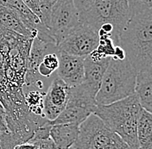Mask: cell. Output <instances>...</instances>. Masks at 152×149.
<instances>
[{
    "mask_svg": "<svg viewBox=\"0 0 152 149\" xmlns=\"http://www.w3.org/2000/svg\"><path fill=\"white\" fill-rule=\"evenodd\" d=\"M73 3L78 11L80 21H81L94 5V0H73Z\"/></svg>",
    "mask_w": 152,
    "mask_h": 149,
    "instance_id": "obj_24",
    "label": "cell"
},
{
    "mask_svg": "<svg viewBox=\"0 0 152 149\" xmlns=\"http://www.w3.org/2000/svg\"><path fill=\"white\" fill-rule=\"evenodd\" d=\"M98 43L97 31L86 24H80L61 41L57 48L58 51L68 55L86 58L97 47Z\"/></svg>",
    "mask_w": 152,
    "mask_h": 149,
    "instance_id": "obj_9",
    "label": "cell"
},
{
    "mask_svg": "<svg viewBox=\"0 0 152 149\" xmlns=\"http://www.w3.org/2000/svg\"><path fill=\"white\" fill-rule=\"evenodd\" d=\"M75 149H131L117 134L111 131L95 114L80 124Z\"/></svg>",
    "mask_w": 152,
    "mask_h": 149,
    "instance_id": "obj_6",
    "label": "cell"
},
{
    "mask_svg": "<svg viewBox=\"0 0 152 149\" xmlns=\"http://www.w3.org/2000/svg\"><path fill=\"white\" fill-rule=\"evenodd\" d=\"M59 58V66L56 76L63 80L69 87L81 84L84 77V59L82 57L68 55L57 51Z\"/></svg>",
    "mask_w": 152,
    "mask_h": 149,
    "instance_id": "obj_12",
    "label": "cell"
},
{
    "mask_svg": "<svg viewBox=\"0 0 152 149\" xmlns=\"http://www.w3.org/2000/svg\"><path fill=\"white\" fill-rule=\"evenodd\" d=\"M60 0H39V6H40V20L45 26L47 23L50 12L52 9L59 3Z\"/></svg>",
    "mask_w": 152,
    "mask_h": 149,
    "instance_id": "obj_22",
    "label": "cell"
},
{
    "mask_svg": "<svg viewBox=\"0 0 152 149\" xmlns=\"http://www.w3.org/2000/svg\"><path fill=\"white\" fill-rule=\"evenodd\" d=\"M59 66V58L57 52H50L43 56L38 66V73L42 78H49L56 72Z\"/></svg>",
    "mask_w": 152,
    "mask_h": 149,
    "instance_id": "obj_20",
    "label": "cell"
},
{
    "mask_svg": "<svg viewBox=\"0 0 152 149\" xmlns=\"http://www.w3.org/2000/svg\"><path fill=\"white\" fill-rule=\"evenodd\" d=\"M70 87L56 76L43 97V115L48 121H54L66 107Z\"/></svg>",
    "mask_w": 152,
    "mask_h": 149,
    "instance_id": "obj_10",
    "label": "cell"
},
{
    "mask_svg": "<svg viewBox=\"0 0 152 149\" xmlns=\"http://www.w3.org/2000/svg\"><path fill=\"white\" fill-rule=\"evenodd\" d=\"M80 125L76 123H61L51 125L49 137L57 149L72 148L77 140Z\"/></svg>",
    "mask_w": 152,
    "mask_h": 149,
    "instance_id": "obj_14",
    "label": "cell"
},
{
    "mask_svg": "<svg viewBox=\"0 0 152 149\" xmlns=\"http://www.w3.org/2000/svg\"><path fill=\"white\" fill-rule=\"evenodd\" d=\"M135 95L142 109L151 113L152 71H142L137 73L135 84Z\"/></svg>",
    "mask_w": 152,
    "mask_h": 149,
    "instance_id": "obj_15",
    "label": "cell"
},
{
    "mask_svg": "<svg viewBox=\"0 0 152 149\" xmlns=\"http://www.w3.org/2000/svg\"><path fill=\"white\" fill-rule=\"evenodd\" d=\"M142 107L135 94L106 105H97L94 114L117 134L131 149L139 148L137 123Z\"/></svg>",
    "mask_w": 152,
    "mask_h": 149,
    "instance_id": "obj_3",
    "label": "cell"
},
{
    "mask_svg": "<svg viewBox=\"0 0 152 149\" xmlns=\"http://www.w3.org/2000/svg\"><path fill=\"white\" fill-rule=\"evenodd\" d=\"M117 45L137 73L152 71V9L132 15Z\"/></svg>",
    "mask_w": 152,
    "mask_h": 149,
    "instance_id": "obj_2",
    "label": "cell"
},
{
    "mask_svg": "<svg viewBox=\"0 0 152 149\" xmlns=\"http://www.w3.org/2000/svg\"><path fill=\"white\" fill-rule=\"evenodd\" d=\"M96 106L95 97L81 84L70 87L66 107L54 121H50V124L76 123L80 125L91 114H94Z\"/></svg>",
    "mask_w": 152,
    "mask_h": 149,
    "instance_id": "obj_8",
    "label": "cell"
},
{
    "mask_svg": "<svg viewBox=\"0 0 152 149\" xmlns=\"http://www.w3.org/2000/svg\"><path fill=\"white\" fill-rule=\"evenodd\" d=\"M115 46L116 45L111 36L99 37L98 46L88 57L94 61H99L105 58H112L114 54Z\"/></svg>",
    "mask_w": 152,
    "mask_h": 149,
    "instance_id": "obj_18",
    "label": "cell"
},
{
    "mask_svg": "<svg viewBox=\"0 0 152 149\" xmlns=\"http://www.w3.org/2000/svg\"><path fill=\"white\" fill-rule=\"evenodd\" d=\"M44 94L45 92H40L38 90H29L28 91V92H24L25 103L30 113L36 116H44L43 115Z\"/></svg>",
    "mask_w": 152,
    "mask_h": 149,
    "instance_id": "obj_19",
    "label": "cell"
},
{
    "mask_svg": "<svg viewBox=\"0 0 152 149\" xmlns=\"http://www.w3.org/2000/svg\"><path fill=\"white\" fill-rule=\"evenodd\" d=\"M126 1L128 3L132 15L152 9V0H126Z\"/></svg>",
    "mask_w": 152,
    "mask_h": 149,
    "instance_id": "obj_23",
    "label": "cell"
},
{
    "mask_svg": "<svg viewBox=\"0 0 152 149\" xmlns=\"http://www.w3.org/2000/svg\"><path fill=\"white\" fill-rule=\"evenodd\" d=\"M125 58H126V55H125L124 50L120 46L116 45L115 48H114V54L112 59L116 60H123Z\"/></svg>",
    "mask_w": 152,
    "mask_h": 149,
    "instance_id": "obj_26",
    "label": "cell"
},
{
    "mask_svg": "<svg viewBox=\"0 0 152 149\" xmlns=\"http://www.w3.org/2000/svg\"><path fill=\"white\" fill-rule=\"evenodd\" d=\"M14 147L15 143L6 125L5 112L0 103V149H12Z\"/></svg>",
    "mask_w": 152,
    "mask_h": 149,
    "instance_id": "obj_21",
    "label": "cell"
},
{
    "mask_svg": "<svg viewBox=\"0 0 152 149\" xmlns=\"http://www.w3.org/2000/svg\"><path fill=\"white\" fill-rule=\"evenodd\" d=\"M33 40L0 25V103L10 133L19 139L29 137L40 123V116L28 110L23 93Z\"/></svg>",
    "mask_w": 152,
    "mask_h": 149,
    "instance_id": "obj_1",
    "label": "cell"
},
{
    "mask_svg": "<svg viewBox=\"0 0 152 149\" xmlns=\"http://www.w3.org/2000/svg\"><path fill=\"white\" fill-rule=\"evenodd\" d=\"M80 24L73 0H60L51 10L45 27L58 47Z\"/></svg>",
    "mask_w": 152,
    "mask_h": 149,
    "instance_id": "obj_7",
    "label": "cell"
},
{
    "mask_svg": "<svg viewBox=\"0 0 152 149\" xmlns=\"http://www.w3.org/2000/svg\"><path fill=\"white\" fill-rule=\"evenodd\" d=\"M0 4L15 11L22 22L32 32L37 34V37L42 41L55 44V41L50 36L47 28L43 25L37 16L22 0H0Z\"/></svg>",
    "mask_w": 152,
    "mask_h": 149,
    "instance_id": "obj_11",
    "label": "cell"
},
{
    "mask_svg": "<svg viewBox=\"0 0 152 149\" xmlns=\"http://www.w3.org/2000/svg\"><path fill=\"white\" fill-rule=\"evenodd\" d=\"M137 149H141V148H137Z\"/></svg>",
    "mask_w": 152,
    "mask_h": 149,
    "instance_id": "obj_28",
    "label": "cell"
},
{
    "mask_svg": "<svg viewBox=\"0 0 152 149\" xmlns=\"http://www.w3.org/2000/svg\"><path fill=\"white\" fill-rule=\"evenodd\" d=\"M137 71L129 60L111 59L100 88L95 97L97 105H106L135 94Z\"/></svg>",
    "mask_w": 152,
    "mask_h": 149,
    "instance_id": "obj_4",
    "label": "cell"
},
{
    "mask_svg": "<svg viewBox=\"0 0 152 149\" xmlns=\"http://www.w3.org/2000/svg\"><path fill=\"white\" fill-rule=\"evenodd\" d=\"M68 149H75L74 147H72V148H68Z\"/></svg>",
    "mask_w": 152,
    "mask_h": 149,
    "instance_id": "obj_27",
    "label": "cell"
},
{
    "mask_svg": "<svg viewBox=\"0 0 152 149\" xmlns=\"http://www.w3.org/2000/svg\"><path fill=\"white\" fill-rule=\"evenodd\" d=\"M22 1L32 10V12H34L40 18L41 12H40V6H39V0H22Z\"/></svg>",
    "mask_w": 152,
    "mask_h": 149,
    "instance_id": "obj_25",
    "label": "cell"
},
{
    "mask_svg": "<svg viewBox=\"0 0 152 149\" xmlns=\"http://www.w3.org/2000/svg\"><path fill=\"white\" fill-rule=\"evenodd\" d=\"M131 17L132 13L126 0H94V5L80 23L89 26L95 31H98L102 24L110 23L113 26V40L117 45L118 37Z\"/></svg>",
    "mask_w": 152,
    "mask_h": 149,
    "instance_id": "obj_5",
    "label": "cell"
},
{
    "mask_svg": "<svg viewBox=\"0 0 152 149\" xmlns=\"http://www.w3.org/2000/svg\"><path fill=\"white\" fill-rule=\"evenodd\" d=\"M112 58H105L99 61H94L86 56L84 59V77L81 85L90 93L96 97L104 73L108 67Z\"/></svg>",
    "mask_w": 152,
    "mask_h": 149,
    "instance_id": "obj_13",
    "label": "cell"
},
{
    "mask_svg": "<svg viewBox=\"0 0 152 149\" xmlns=\"http://www.w3.org/2000/svg\"><path fill=\"white\" fill-rule=\"evenodd\" d=\"M0 25L10 31L26 37H37V34L29 30L19 16L12 9L0 4Z\"/></svg>",
    "mask_w": 152,
    "mask_h": 149,
    "instance_id": "obj_16",
    "label": "cell"
},
{
    "mask_svg": "<svg viewBox=\"0 0 152 149\" xmlns=\"http://www.w3.org/2000/svg\"><path fill=\"white\" fill-rule=\"evenodd\" d=\"M137 139L139 148L152 149V115L142 108L137 123Z\"/></svg>",
    "mask_w": 152,
    "mask_h": 149,
    "instance_id": "obj_17",
    "label": "cell"
}]
</instances>
